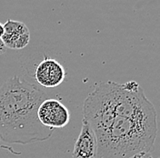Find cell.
I'll list each match as a JSON object with an SVG mask.
<instances>
[{"instance_id": "6da1fadb", "label": "cell", "mask_w": 160, "mask_h": 158, "mask_svg": "<svg viewBox=\"0 0 160 158\" xmlns=\"http://www.w3.org/2000/svg\"><path fill=\"white\" fill-rule=\"evenodd\" d=\"M158 134L157 112L136 81L119 84L116 116L98 138L96 158H130L154 147Z\"/></svg>"}, {"instance_id": "7a4b0ae2", "label": "cell", "mask_w": 160, "mask_h": 158, "mask_svg": "<svg viewBox=\"0 0 160 158\" xmlns=\"http://www.w3.org/2000/svg\"><path fill=\"white\" fill-rule=\"evenodd\" d=\"M45 93L27 80L14 76L0 86V137L2 141L29 145L49 139L53 129L44 126L38 109Z\"/></svg>"}, {"instance_id": "3957f363", "label": "cell", "mask_w": 160, "mask_h": 158, "mask_svg": "<svg viewBox=\"0 0 160 158\" xmlns=\"http://www.w3.org/2000/svg\"><path fill=\"white\" fill-rule=\"evenodd\" d=\"M119 84L101 82L85 99L83 119L93 128L97 140L109 128L116 116Z\"/></svg>"}, {"instance_id": "277c9868", "label": "cell", "mask_w": 160, "mask_h": 158, "mask_svg": "<svg viewBox=\"0 0 160 158\" xmlns=\"http://www.w3.org/2000/svg\"><path fill=\"white\" fill-rule=\"evenodd\" d=\"M39 122L50 129L63 128L70 122V112L68 107L57 99H45L38 109Z\"/></svg>"}, {"instance_id": "5b68a950", "label": "cell", "mask_w": 160, "mask_h": 158, "mask_svg": "<svg viewBox=\"0 0 160 158\" xmlns=\"http://www.w3.org/2000/svg\"><path fill=\"white\" fill-rule=\"evenodd\" d=\"M34 77L41 86L54 88L63 83L66 71L58 60L46 57L37 66Z\"/></svg>"}, {"instance_id": "8992f818", "label": "cell", "mask_w": 160, "mask_h": 158, "mask_svg": "<svg viewBox=\"0 0 160 158\" xmlns=\"http://www.w3.org/2000/svg\"><path fill=\"white\" fill-rule=\"evenodd\" d=\"M98 153V140L90 125L83 119L82 128L72 152L73 158H96Z\"/></svg>"}, {"instance_id": "52a82bcc", "label": "cell", "mask_w": 160, "mask_h": 158, "mask_svg": "<svg viewBox=\"0 0 160 158\" xmlns=\"http://www.w3.org/2000/svg\"><path fill=\"white\" fill-rule=\"evenodd\" d=\"M2 41L7 48L11 49H22L26 47L30 40V33L24 35H9L4 34L2 37Z\"/></svg>"}, {"instance_id": "ba28073f", "label": "cell", "mask_w": 160, "mask_h": 158, "mask_svg": "<svg viewBox=\"0 0 160 158\" xmlns=\"http://www.w3.org/2000/svg\"><path fill=\"white\" fill-rule=\"evenodd\" d=\"M4 28H5V34H9V35H24L29 33L28 27L24 23L15 20H8L4 24Z\"/></svg>"}, {"instance_id": "9c48e42d", "label": "cell", "mask_w": 160, "mask_h": 158, "mask_svg": "<svg viewBox=\"0 0 160 158\" xmlns=\"http://www.w3.org/2000/svg\"><path fill=\"white\" fill-rule=\"evenodd\" d=\"M130 158H153V156H151L149 152H141V153H138V154L131 156Z\"/></svg>"}, {"instance_id": "30bf717a", "label": "cell", "mask_w": 160, "mask_h": 158, "mask_svg": "<svg viewBox=\"0 0 160 158\" xmlns=\"http://www.w3.org/2000/svg\"><path fill=\"white\" fill-rule=\"evenodd\" d=\"M6 51H7V47H6L5 44L3 43L2 39L0 38V55H2V54L6 53Z\"/></svg>"}, {"instance_id": "8fae6325", "label": "cell", "mask_w": 160, "mask_h": 158, "mask_svg": "<svg viewBox=\"0 0 160 158\" xmlns=\"http://www.w3.org/2000/svg\"><path fill=\"white\" fill-rule=\"evenodd\" d=\"M5 34V28H4V24H2L0 22V38H2V37Z\"/></svg>"}, {"instance_id": "7c38bea8", "label": "cell", "mask_w": 160, "mask_h": 158, "mask_svg": "<svg viewBox=\"0 0 160 158\" xmlns=\"http://www.w3.org/2000/svg\"><path fill=\"white\" fill-rule=\"evenodd\" d=\"M2 142V139H1V137H0V143Z\"/></svg>"}, {"instance_id": "4fadbf2b", "label": "cell", "mask_w": 160, "mask_h": 158, "mask_svg": "<svg viewBox=\"0 0 160 158\" xmlns=\"http://www.w3.org/2000/svg\"><path fill=\"white\" fill-rule=\"evenodd\" d=\"M159 158H160V157H159Z\"/></svg>"}]
</instances>
